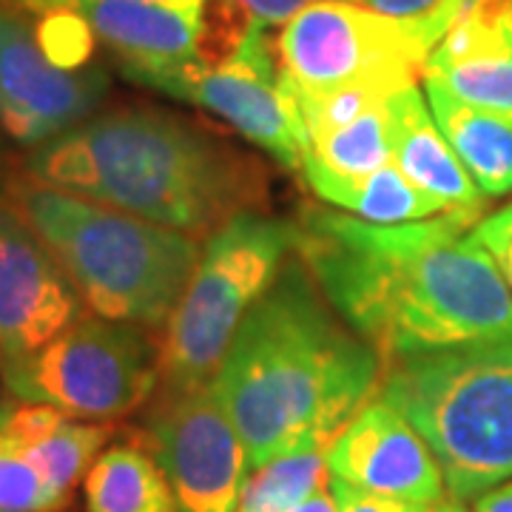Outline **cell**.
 <instances>
[{
	"mask_svg": "<svg viewBox=\"0 0 512 512\" xmlns=\"http://www.w3.org/2000/svg\"><path fill=\"white\" fill-rule=\"evenodd\" d=\"M464 6L427 18H393L356 0H322L276 32L282 74L293 94L342 89L399 92L416 86L430 52Z\"/></svg>",
	"mask_w": 512,
	"mask_h": 512,
	"instance_id": "7",
	"label": "cell"
},
{
	"mask_svg": "<svg viewBox=\"0 0 512 512\" xmlns=\"http://www.w3.org/2000/svg\"><path fill=\"white\" fill-rule=\"evenodd\" d=\"M6 413H9V410H0V430H3V421H6Z\"/></svg>",
	"mask_w": 512,
	"mask_h": 512,
	"instance_id": "32",
	"label": "cell"
},
{
	"mask_svg": "<svg viewBox=\"0 0 512 512\" xmlns=\"http://www.w3.org/2000/svg\"><path fill=\"white\" fill-rule=\"evenodd\" d=\"M0 160H3V143H0Z\"/></svg>",
	"mask_w": 512,
	"mask_h": 512,
	"instance_id": "34",
	"label": "cell"
},
{
	"mask_svg": "<svg viewBox=\"0 0 512 512\" xmlns=\"http://www.w3.org/2000/svg\"><path fill=\"white\" fill-rule=\"evenodd\" d=\"M0 373L20 402L49 404L72 419L117 421L157 390L163 345L151 328L86 311L46 348L3 362Z\"/></svg>",
	"mask_w": 512,
	"mask_h": 512,
	"instance_id": "8",
	"label": "cell"
},
{
	"mask_svg": "<svg viewBox=\"0 0 512 512\" xmlns=\"http://www.w3.org/2000/svg\"><path fill=\"white\" fill-rule=\"evenodd\" d=\"M293 245V222L256 211H239L208 234L197 268L160 336V382H214L242 319L274 285Z\"/></svg>",
	"mask_w": 512,
	"mask_h": 512,
	"instance_id": "6",
	"label": "cell"
},
{
	"mask_svg": "<svg viewBox=\"0 0 512 512\" xmlns=\"http://www.w3.org/2000/svg\"><path fill=\"white\" fill-rule=\"evenodd\" d=\"M473 237L490 251L498 271L504 276V282L510 285L512 291V205L495 211L484 220H478L473 225Z\"/></svg>",
	"mask_w": 512,
	"mask_h": 512,
	"instance_id": "24",
	"label": "cell"
},
{
	"mask_svg": "<svg viewBox=\"0 0 512 512\" xmlns=\"http://www.w3.org/2000/svg\"><path fill=\"white\" fill-rule=\"evenodd\" d=\"M382 373V356L293 254L242 319L214 390L256 470L288 453L328 450L379 393Z\"/></svg>",
	"mask_w": 512,
	"mask_h": 512,
	"instance_id": "2",
	"label": "cell"
},
{
	"mask_svg": "<svg viewBox=\"0 0 512 512\" xmlns=\"http://www.w3.org/2000/svg\"><path fill=\"white\" fill-rule=\"evenodd\" d=\"M111 436H114L111 421L60 416L40 439L20 450L35 464V470L52 487V493L69 501L72 490L89 476L92 464L106 450Z\"/></svg>",
	"mask_w": 512,
	"mask_h": 512,
	"instance_id": "21",
	"label": "cell"
},
{
	"mask_svg": "<svg viewBox=\"0 0 512 512\" xmlns=\"http://www.w3.org/2000/svg\"><path fill=\"white\" fill-rule=\"evenodd\" d=\"M66 507L35 464L0 430V512H57Z\"/></svg>",
	"mask_w": 512,
	"mask_h": 512,
	"instance_id": "23",
	"label": "cell"
},
{
	"mask_svg": "<svg viewBox=\"0 0 512 512\" xmlns=\"http://www.w3.org/2000/svg\"><path fill=\"white\" fill-rule=\"evenodd\" d=\"M205 6L100 0L77 3L72 12L86 18L94 37L117 57L120 72L146 86L157 74L200 60L208 35Z\"/></svg>",
	"mask_w": 512,
	"mask_h": 512,
	"instance_id": "15",
	"label": "cell"
},
{
	"mask_svg": "<svg viewBox=\"0 0 512 512\" xmlns=\"http://www.w3.org/2000/svg\"><path fill=\"white\" fill-rule=\"evenodd\" d=\"M379 396L427 441L447 495L473 501L512 478V336L390 359Z\"/></svg>",
	"mask_w": 512,
	"mask_h": 512,
	"instance_id": "5",
	"label": "cell"
},
{
	"mask_svg": "<svg viewBox=\"0 0 512 512\" xmlns=\"http://www.w3.org/2000/svg\"><path fill=\"white\" fill-rule=\"evenodd\" d=\"M387 100L370 106L345 126L311 134L302 157V174L325 171L333 177H365L393 163L387 137Z\"/></svg>",
	"mask_w": 512,
	"mask_h": 512,
	"instance_id": "20",
	"label": "cell"
},
{
	"mask_svg": "<svg viewBox=\"0 0 512 512\" xmlns=\"http://www.w3.org/2000/svg\"><path fill=\"white\" fill-rule=\"evenodd\" d=\"M3 197L69 274L86 311L165 328L200 259V242L55 185L15 174Z\"/></svg>",
	"mask_w": 512,
	"mask_h": 512,
	"instance_id": "4",
	"label": "cell"
},
{
	"mask_svg": "<svg viewBox=\"0 0 512 512\" xmlns=\"http://www.w3.org/2000/svg\"><path fill=\"white\" fill-rule=\"evenodd\" d=\"M433 512H476L473 507H467V501H458L453 495H444L439 504L433 507Z\"/></svg>",
	"mask_w": 512,
	"mask_h": 512,
	"instance_id": "31",
	"label": "cell"
},
{
	"mask_svg": "<svg viewBox=\"0 0 512 512\" xmlns=\"http://www.w3.org/2000/svg\"><path fill=\"white\" fill-rule=\"evenodd\" d=\"M481 208L376 225L305 205L293 254L382 362L512 336V291L473 237Z\"/></svg>",
	"mask_w": 512,
	"mask_h": 512,
	"instance_id": "1",
	"label": "cell"
},
{
	"mask_svg": "<svg viewBox=\"0 0 512 512\" xmlns=\"http://www.w3.org/2000/svg\"><path fill=\"white\" fill-rule=\"evenodd\" d=\"M473 510L476 512H512V478L493 487L490 493L473 498Z\"/></svg>",
	"mask_w": 512,
	"mask_h": 512,
	"instance_id": "29",
	"label": "cell"
},
{
	"mask_svg": "<svg viewBox=\"0 0 512 512\" xmlns=\"http://www.w3.org/2000/svg\"><path fill=\"white\" fill-rule=\"evenodd\" d=\"M390 157L410 183L444 208H481L484 194L470 180L453 146L436 126L427 97L407 86L387 100Z\"/></svg>",
	"mask_w": 512,
	"mask_h": 512,
	"instance_id": "16",
	"label": "cell"
},
{
	"mask_svg": "<svg viewBox=\"0 0 512 512\" xmlns=\"http://www.w3.org/2000/svg\"><path fill=\"white\" fill-rule=\"evenodd\" d=\"M421 77L512 123V0H467Z\"/></svg>",
	"mask_w": 512,
	"mask_h": 512,
	"instance_id": "14",
	"label": "cell"
},
{
	"mask_svg": "<svg viewBox=\"0 0 512 512\" xmlns=\"http://www.w3.org/2000/svg\"><path fill=\"white\" fill-rule=\"evenodd\" d=\"M436 126L453 146L470 180L484 197L512 194V123L461 103L436 83H424Z\"/></svg>",
	"mask_w": 512,
	"mask_h": 512,
	"instance_id": "17",
	"label": "cell"
},
{
	"mask_svg": "<svg viewBox=\"0 0 512 512\" xmlns=\"http://www.w3.org/2000/svg\"><path fill=\"white\" fill-rule=\"evenodd\" d=\"M311 191L333 208L376 225H402L444 214L439 200L410 183L393 163L365 177H333L325 171H305Z\"/></svg>",
	"mask_w": 512,
	"mask_h": 512,
	"instance_id": "18",
	"label": "cell"
},
{
	"mask_svg": "<svg viewBox=\"0 0 512 512\" xmlns=\"http://www.w3.org/2000/svg\"><path fill=\"white\" fill-rule=\"evenodd\" d=\"M231 3L242 9L248 18L262 20L268 26H285L299 12H305L308 6L322 3V0H231Z\"/></svg>",
	"mask_w": 512,
	"mask_h": 512,
	"instance_id": "26",
	"label": "cell"
},
{
	"mask_svg": "<svg viewBox=\"0 0 512 512\" xmlns=\"http://www.w3.org/2000/svg\"><path fill=\"white\" fill-rule=\"evenodd\" d=\"M89 512H177L163 467L146 444H111L83 478Z\"/></svg>",
	"mask_w": 512,
	"mask_h": 512,
	"instance_id": "19",
	"label": "cell"
},
{
	"mask_svg": "<svg viewBox=\"0 0 512 512\" xmlns=\"http://www.w3.org/2000/svg\"><path fill=\"white\" fill-rule=\"evenodd\" d=\"M293 512H339V501H336V493L330 490L328 484V487L316 490L311 498H305Z\"/></svg>",
	"mask_w": 512,
	"mask_h": 512,
	"instance_id": "30",
	"label": "cell"
},
{
	"mask_svg": "<svg viewBox=\"0 0 512 512\" xmlns=\"http://www.w3.org/2000/svg\"><path fill=\"white\" fill-rule=\"evenodd\" d=\"M86 313L80 293L35 228L0 197V350L3 362L46 348Z\"/></svg>",
	"mask_w": 512,
	"mask_h": 512,
	"instance_id": "12",
	"label": "cell"
},
{
	"mask_svg": "<svg viewBox=\"0 0 512 512\" xmlns=\"http://www.w3.org/2000/svg\"><path fill=\"white\" fill-rule=\"evenodd\" d=\"M109 92L97 66L63 69L40 46L35 15L0 0V131L20 146L49 143L94 117Z\"/></svg>",
	"mask_w": 512,
	"mask_h": 512,
	"instance_id": "11",
	"label": "cell"
},
{
	"mask_svg": "<svg viewBox=\"0 0 512 512\" xmlns=\"http://www.w3.org/2000/svg\"><path fill=\"white\" fill-rule=\"evenodd\" d=\"M328 484V450L288 453L256 467L254 476H248L237 512H293Z\"/></svg>",
	"mask_w": 512,
	"mask_h": 512,
	"instance_id": "22",
	"label": "cell"
},
{
	"mask_svg": "<svg viewBox=\"0 0 512 512\" xmlns=\"http://www.w3.org/2000/svg\"><path fill=\"white\" fill-rule=\"evenodd\" d=\"M163 387L146 447L174 490L177 512H237L251 461L214 382Z\"/></svg>",
	"mask_w": 512,
	"mask_h": 512,
	"instance_id": "10",
	"label": "cell"
},
{
	"mask_svg": "<svg viewBox=\"0 0 512 512\" xmlns=\"http://www.w3.org/2000/svg\"><path fill=\"white\" fill-rule=\"evenodd\" d=\"M330 490L336 493L339 512H433V507H436V504L424 507V504H413V501H402V498L362 493V490H353L336 478H330Z\"/></svg>",
	"mask_w": 512,
	"mask_h": 512,
	"instance_id": "25",
	"label": "cell"
},
{
	"mask_svg": "<svg viewBox=\"0 0 512 512\" xmlns=\"http://www.w3.org/2000/svg\"><path fill=\"white\" fill-rule=\"evenodd\" d=\"M262 20L248 23L239 46L217 63H185L146 86L222 117L248 143L265 148L285 168H302L308 131L299 100L282 74L276 37Z\"/></svg>",
	"mask_w": 512,
	"mask_h": 512,
	"instance_id": "9",
	"label": "cell"
},
{
	"mask_svg": "<svg viewBox=\"0 0 512 512\" xmlns=\"http://www.w3.org/2000/svg\"><path fill=\"white\" fill-rule=\"evenodd\" d=\"M23 6L29 12H46V9H72L77 3H100V0H6ZM137 3H171V6H205L208 0H137Z\"/></svg>",
	"mask_w": 512,
	"mask_h": 512,
	"instance_id": "28",
	"label": "cell"
},
{
	"mask_svg": "<svg viewBox=\"0 0 512 512\" xmlns=\"http://www.w3.org/2000/svg\"><path fill=\"white\" fill-rule=\"evenodd\" d=\"M0 370H3V350H0Z\"/></svg>",
	"mask_w": 512,
	"mask_h": 512,
	"instance_id": "33",
	"label": "cell"
},
{
	"mask_svg": "<svg viewBox=\"0 0 512 512\" xmlns=\"http://www.w3.org/2000/svg\"><path fill=\"white\" fill-rule=\"evenodd\" d=\"M362 3L393 18H427L450 6H464L467 0H362Z\"/></svg>",
	"mask_w": 512,
	"mask_h": 512,
	"instance_id": "27",
	"label": "cell"
},
{
	"mask_svg": "<svg viewBox=\"0 0 512 512\" xmlns=\"http://www.w3.org/2000/svg\"><path fill=\"white\" fill-rule=\"evenodd\" d=\"M26 174L194 239L265 200L251 157L157 109L94 114L40 143Z\"/></svg>",
	"mask_w": 512,
	"mask_h": 512,
	"instance_id": "3",
	"label": "cell"
},
{
	"mask_svg": "<svg viewBox=\"0 0 512 512\" xmlns=\"http://www.w3.org/2000/svg\"><path fill=\"white\" fill-rule=\"evenodd\" d=\"M330 478L362 493L433 507L447 495L427 441L382 396L367 402L328 447Z\"/></svg>",
	"mask_w": 512,
	"mask_h": 512,
	"instance_id": "13",
	"label": "cell"
}]
</instances>
